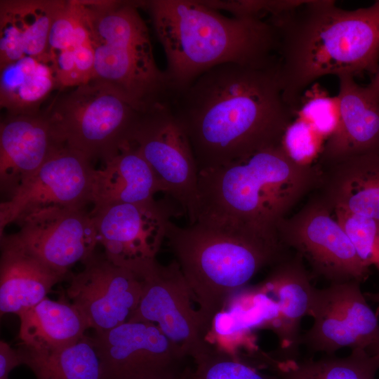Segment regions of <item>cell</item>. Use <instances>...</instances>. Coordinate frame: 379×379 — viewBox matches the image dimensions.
<instances>
[{
  "mask_svg": "<svg viewBox=\"0 0 379 379\" xmlns=\"http://www.w3.org/2000/svg\"><path fill=\"white\" fill-rule=\"evenodd\" d=\"M317 135H319L312 126L299 117L286 128L282 138L281 145L295 161L311 164L309 159L320 152Z\"/></svg>",
  "mask_w": 379,
  "mask_h": 379,
  "instance_id": "d6a6232c",
  "label": "cell"
},
{
  "mask_svg": "<svg viewBox=\"0 0 379 379\" xmlns=\"http://www.w3.org/2000/svg\"><path fill=\"white\" fill-rule=\"evenodd\" d=\"M357 281L314 288L309 316L313 322L302 346L325 355L345 348L379 354V321Z\"/></svg>",
  "mask_w": 379,
  "mask_h": 379,
  "instance_id": "30bf717a",
  "label": "cell"
},
{
  "mask_svg": "<svg viewBox=\"0 0 379 379\" xmlns=\"http://www.w3.org/2000/svg\"><path fill=\"white\" fill-rule=\"evenodd\" d=\"M47 51L60 91L93 79L94 51L79 1H65L52 25Z\"/></svg>",
  "mask_w": 379,
  "mask_h": 379,
  "instance_id": "603a6c76",
  "label": "cell"
},
{
  "mask_svg": "<svg viewBox=\"0 0 379 379\" xmlns=\"http://www.w3.org/2000/svg\"><path fill=\"white\" fill-rule=\"evenodd\" d=\"M94 51L93 79L116 90L145 113L170 104L173 92L155 61L140 1H79Z\"/></svg>",
  "mask_w": 379,
  "mask_h": 379,
  "instance_id": "8992f818",
  "label": "cell"
},
{
  "mask_svg": "<svg viewBox=\"0 0 379 379\" xmlns=\"http://www.w3.org/2000/svg\"><path fill=\"white\" fill-rule=\"evenodd\" d=\"M338 121L318 156L319 168L350 157L379 151V97L349 74L338 77Z\"/></svg>",
  "mask_w": 379,
  "mask_h": 379,
  "instance_id": "ac0fdd59",
  "label": "cell"
},
{
  "mask_svg": "<svg viewBox=\"0 0 379 379\" xmlns=\"http://www.w3.org/2000/svg\"><path fill=\"white\" fill-rule=\"evenodd\" d=\"M273 27L279 74L286 103L298 111L307 88L319 78L379 67V0L355 10L334 1H303L267 18Z\"/></svg>",
  "mask_w": 379,
  "mask_h": 379,
  "instance_id": "7a4b0ae2",
  "label": "cell"
},
{
  "mask_svg": "<svg viewBox=\"0 0 379 379\" xmlns=\"http://www.w3.org/2000/svg\"><path fill=\"white\" fill-rule=\"evenodd\" d=\"M333 213L350 237L365 265L379 272V220L356 215L341 210ZM377 298L379 300V294Z\"/></svg>",
  "mask_w": 379,
  "mask_h": 379,
  "instance_id": "f546056e",
  "label": "cell"
},
{
  "mask_svg": "<svg viewBox=\"0 0 379 379\" xmlns=\"http://www.w3.org/2000/svg\"><path fill=\"white\" fill-rule=\"evenodd\" d=\"M55 89L60 88L48 56L0 67V105L7 116L41 113V104Z\"/></svg>",
  "mask_w": 379,
  "mask_h": 379,
  "instance_id": "484cf974",
  "label": "cell"
},
{
  "mask_svg": "<svg viewBox=\"0 0 379 379\" xmlns=\"http://www.w3.org/2000/svg\"><path fill=\"white\" fill-rule=\"evenodd\" d=\"M22 364L36 379H100V363L93 338L84 335L67 347L53 351L18 348Z\"/></svg>",
  "mask_w": 379,
  "mask_h": 379,
  "instance_id": "4316f807",
  "label": "cell"
},
{
  "mask_svg": "<svg viewBox=\"0 0 379 379\" xmlns=\"http://www.w3.org/2000/svg\"><path fill=\"white\" fill-rule=\"evenodd\" d=\"M18 316L21 346L35 351H53L74 344L89 329L72 303L48 297Z\"/></svg>",
  "mask_w": 379,
  "mask_h": 379,
  "instance_id": "d4e9b609",
  "label": "cell"
},
{
  "mask_svg": "<svg viewBox=\"0 0 379 379\" xmlns=\"http://www.w3.org/2000/svg\"><path fill=\"white\" fill-rule=\"evenodd\" d=\"M165 53L173 95L218 65H255L276 55L268 19L226 16L197 0L141 1Z\"/></svg>",
  "mask_w": 379,
  "mask_h": 379,
  "instance_id": "277c9868",
  "label": "cell"
},
{
  "mask_svg": "<svg viewBox=\"0 0 379 379\" xmlns=\"http://www.w3.org/2000/svg\"><path fill=\"white\" fill-rule=\"evenodd\" d=\"M22 364L21 354L4 340L0 342V379H8L15 367Z\"/></svg>",
  "mask_w": 379,
  "mask_h": 379,
  "instance_id": "836d02e7",
  "label": "cell"
},
{
  "mask_svg": "<svg viewBox=\"0 0 379 379\" xmlns=\"http://www.w3.org/2000/svg\"><path fill=\"white\" fill-rule=\"evenodd\" d=\"M303 259L288 253L272 266L258 288L269 302L266 326L278 338L279 360L298 359L302 346L301 322L309 316L314 286Z\"/></svg>",
  "mask_w": 379,
  "mask_h": 379,
  "instance_id": "e0dca14e",
  "label": "cell"
},
{
  "mask_svg": "<svg viewBox=\"0 0 379 379\" xmlns=\"http://www.w3.org/2000/svg\"><path fill=\"white\" fill-rule=\"evenodd\" d=\"M298 113L318 135L328 138L338 121L337 98L330 97L314 86L303 94Z\"/></svg>",
  "mask_w": 379,
  "mask_h": 379,
  "instance_id": "4dcf8cb0",
  "label": "cell"
},
{
  "mask_svg": "<svg viewBox=\"0 0 379 379\" xmlns=\"http://www.w3.org/2000/svg\"><path fill=\"white\" fill-rule=\"evenodd\" d=\"M1 315H16L47 297L64 276L29 249L15 234L0 236Z\"/></svg>",
  "mask_w": 379,
  "mask_h": 379,
  "instance_id": "ffe728a7",
  "label": "cell"
},
{
  "mask_svg": "<svg viewBox=\"0 0 379 379\" xmlns=\"http://www.w3.org/2000/svg\"><path fill=\"white\" fill-rule=\"evenodd\" d=\"M192 360L194 368L190 379H279L276 374L263 373L227 352L211 346Z\"/></svg>",
  "mask_w": 379,
  "mask_h": 379,
  "instance_id": "f1b7e54d",
  "label": "cell"
},
{
  "mask_svg": "<svg viewBox=\"0 0 379 379\" xmlns=\"http://www.w3.org/2000/svg\"><path fill=\"white\" fill-rule=\"evenodd\" d=\"M65 145L41 112L7 116L0 125V187L9 197Z\"/></svg>",
  "mask_w": 379,
  "mask_h": 379,
  "instance_id": "d6986e66",
  "label": "cell"
},
{
  "mask_svg": "<svg viewBox=\"0 0 379 379\" xmlns=\"http://www.w3.org/2000/svg\"><path fill=\"white\" fill-rule=\"evenodd\" d=\"M18 224V239L65 277L75 263L91 258L99 243L93 217L84 208L44 209Z\"/></svg>",
  "mask_w": 379,
  "mask_h": 379,
  "instance_id": "2e32d148",
  "label": "cell"
},
{
  "mask_svg": "<svg viewBox=\"0 0 379 379\" xmlns=\"http://www.w3.org/2000/svg\"><path fill=\"white\" fill-rule=\"evenodd\" d=\"M43 112L62 145L91 161L99 158L103 162L130 143L142 114L97 79L58 95Z\"/></svg>",
  "mask_w": 379,
  "mask_h": 379,
  "instance_id": "52a82bcc",
  "label": "cell"
},
{
  "mask_svg": "<svg viewBox=\"0 0 379 379\" xmlns=\"http://www.w3.org/2000/svg\"><path fill=\"white\" fill-rule=\"evenodd\" d=\"M271 366L279 379H375L379 357L357 350L345 357L331 354L317 359H274Z\"/></svg>",
  "mask_w": 379,
  "mask_h": 379,
  "instance_id": "83f0119b",
  "label": "cell"
},
{
  "mask_svg": "<svg viewBox=\"0 0 379 379\" xmlns=\"http://www.w3.org/2000/svg\"><path fill=\"white\" fill-rule=\"evenodd\" d=\"M64 4L60 0H1L0 67L27 57L48 56L50 31Z\"/></svg>",
  "mask_w": 379,
  "mask_h": 379,
  "instance_id": "7402d4cb",
  "label": "cell"
},
{
  "mask_svg": "<svg viewBox=\"0 0 379 379\" xmlns=\"http://www.w3.org/2000/svg\"><path fill=\"white\" fill-rule=\"evenodd\" d=\"M92 338L100 379H190L188 357L152 323L127 321Z\"/></svg>",
  "mask_w": 379,
  "mask_h": 379,
  "instance_id": "8fae6325",
  "label": "cell"
},
{
  "mask_svg": "<svg viewBox=\"0 0 379 379\" xmlns=\"http://www.w3.org/2000/svg\"><path fill=\"white\" fill-rule=\"evenodd\" d=\"M281 244L307 262L314 278L330 284L364 282L370 267L359 258L345 229L319 194L298 212L285 218L277 229Z\"/></svg>",
  "mask_w": 379,
  "mask_h": 379,
  "instance_id": "ba28073f",
  "label": "cell"
},
{
  "mask_svg": "<svg viewBox=\"0 0 379 379\" xmlns=\"http://www.w3.org/2000/svg\"><path fill=\"white\" fill-rule=\"evenodd\" d=\"M174 211L154 200L93 207L90 213L106 258L140 277L157 262Z\"/></svg>",
  "mask_w": 379,
  "mask_h": 379,
  "instance_id": "7c38bea8",
  "label": "cell"
},
{
  "mask_svg": "<svg viewBox=\"0 0 379 379\" xmlns=\"http://www.w3.org/2000/svg\"><path fill=\"white\" fill-rule=\"evenodd\" d=\"M320 169L319 194L332 210L379 220V151L350 157Z\"/></svg>",
  "mask_w": 379,
  "mask_h": 379,
  "instance_id": "44dd1931",
  "label": "cell"
},
{
  "mask_svg": "<svg viewBox=\"0 0 379 379\" xmlns=\"http://www.w3.org/2000/svg\"><path fill=\"white\" fill-rule=\"evenodd\" d=\"M190 140L199 171L281 144L295 111L285 101L275 55L255 65L206 71L170 103Z\"/></svg>",
  "mask_w": 379,
  "mask_h": 379,
  "instance_id": "6da1fadb",
  "label": "cell"
},
{
  "mask_svg": "<svg viewBox=\"0 0 379 379\" xmlns=\"http://www.w3.org/2000/svg\"><path fill=\"white\" fill-rule=\"evenodd\" d=\"M321 172L316 164L293 159L281 144L199 171L196 222L284 247L278 226L305 194L318 188Z\"/></svg>",
  "mask_w": 379,
  "mask_h": 379,
  "instance_id": "3957f363",
  "label": "cell"
},
{
  "mask_svg": "<svg viewBox=\"0 0 379 379\" xmlns=\"http://www.w3.org/2000/svg\"><path fill=\"white\" fill-rule=\"evenodd\" d=\"M148 163L162 192L180 206L190 224L197 220L199 168L185 129L170 104L142 113L130 138Z\"/></svg>",
  "mask_w": 379,
  "mask_h": 379,
  "instance_id": "9c48e42d",
  "label": "cell"
},
{
  "mask_svg": "<svg viewBox=\"0 0 379 379\" xmlns=\"http://www.w3.org/2000/svg\"><path fill=\"white\" fill-rule=\"evenodd\" d=\"M140 277L142 295L128 321L157 325L191 359L207 350L208 329L193 307L192 293L175 260L167 265L157 261Z\"/></svg>",
  "mask_w": 379,
  "mask_h": 379,
  "instance_id": "4fadbf2b",
  "label": "cell"
},
{
  "mask_svg": "<svg viewBox=\"0 0 379 379\" xmlns=\"http://www.w3.org/2000/svg\"><path fill=\"white\" fill-rule=\"evenodd\" d=\"M83 264L81 272L71 275L66 294L89 328L102 333L127 322L140 302L142 279L105 254L94 253Z\"/></svg>",
  "mask_w": 379,
  "mask_h": 379,
  "instance_id": "9a60e30c",
  "label": "cell"
},
{
  "mask_svg": "<svg viewBox=\"0 0 379 379\" xmlns=\"http://www.w3.org/2000/svg\"><path fill=\"white\" fill-rule=\"evenodd\" d=\"M94 168L91 160L64 146L0 204V236L5 227L52 208L91 204Z\"/></svg>",
  "mask_w": 379,
  "mask_h": 379,
  "instance_id": "5bb4252c",
  "label": "cell"
},
{
  "mask_svg": "<svg viewBox=\"0 0 379 379\" xmlns=\"http://www.w3.org/2000/svg\"><path fill=\"white\" fill-rule=\"evenodd\" d=\"M161 187L138 149L128 143L104 166L95 169L91 204L93 207L114 204L144 203L155 200Z\"/></svg>",
  "mask_w": 379,
  "mask_h": 379,
  "instance_id": "cb8c5ba5",
  "label": "cell"
},
{
  "mask_svg": "<svg viewBox=\"0 0 379 379\" xmlns=\"http://www.w3.org/2000/svg\"><path fill=\"white\" fill-rule=\"evenodd\" d=\"M368 86L379 97V67Z\"/></svg>",
  "mask_w": 379,
  "mask_h": 379,
  "instance_id": "e575fe53",
  "label": "cell"
},
{
  "mask_svg": "<svg viewBox=\"0 0 379 379\" xmlns=\"http://www.w3.org/2000/svg\"><path fill=\"white\" fill-rule=\"evenodd\" d=\"M208 7L216 11H225L236 18L267 19L291 10L302 1H202Z\"/></svg>",
  "mask_w": 379,
  "mask_h": 379,
  "instance_id": "1f68e13d",
  "label": "cell"
},
{
  "mask_svg": "<svg viewBox=\"0 0 379 379\" xmlns=\"http://www.w3.org/2000/svg\"><path fill=\"white\" fill-rule=\"evenodd\" d=\"M166 239L208 329L236 291L288 251L199 222L182 227L171 221Z\"/></svg>",
  "mask_w": 379,
  "mask_h": 379,
  "instance_id": "5b68a950",
  "label": "cell"
},
{
  "mask_svg": "<svg viewBox=\"0 0 379 379\" xmlns=\"http://www.w3.org/2000/svg\"><path fill=\"white\" fill-rule=\"evenodd\" d=\"M377 356H378V357H379V354H378Z\"/></svg>",
  "mask_w": 379,
  "mask_h": 379,
  "instance_id": "d590c367",
  "label": "cell"
}]
</instances>
